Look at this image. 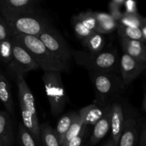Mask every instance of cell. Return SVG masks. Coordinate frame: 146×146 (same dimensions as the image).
I'll return each mask as SVG.
<instances>
[{"label":"cell","mask_w":146,"mask_h":146,"mask_svg":"<svg viewBox=\"0 0 146 146\" xmlns=\"http://www.w3.org/2000/svg\"><path fill=\"white\" fill-rule=\"evenodd\" d=\"M13 38L30 54L39 68L44 71L61 73L69 68L54 57L37 36L15 35Z\"/></svg>","instance_id":"6da1fadb"},{"label":"cell","mask_w":146,"mask_h":146,"mask_svg":"<svg viewBox=\"0 0 146 146\" xmlns=\"http://www.w3.org/2000/svg\"><path fill=\"white\" fill-rule=\"evenodd\" d=\"M95 90L96 105L105 107L110 99L124 91L125 85L117 73L89 72Z\"/></svg>","instance_id":"7a4b0ae2"},{"label":"cell","mask_w":146,"mask_h":146,"mask_svg":"<svg viewBox=\"0 0 146 146\" xmlns=\"http://www.w3.org/2000/svg\"><path fill=\"white\" fill-rule=\"evenodd\" d=\"M72 56L78 65L85 67L89 72L117 73L119 70V58L115 51L92 54L87 51L74 50Z\"/></svg>","instance_id":"3957f363"},{"label":"cell","mask_w":146,"mask_h":146,"mask_svg":"<svg viewBox=\"0 0 146 146\" xmlns=\"http://www.w3.org/2000/svg\"><path fill=\"white\" fill-rule=\"evenodd\" d=\"M42 80L51 114L54 116H57L63 112L67 101V95L63 84L61 73L44 71Z\"/></svg>","instance_id":"277c9868"},{"label":"cell","mask_w":146,"mask_h":146,"mask_svg":"<svg viewBox=\"0 0 146 146\" xmlns=\"http://www.w3.org/2000/svg\"><path fill=\"white\" fill-rule=\"evenodd\" d=\"M4 20L11 30L13 36H38L44 30L51 27L48 20L41 17L39 13L17 16Z\"/></svg>","instance_id":"5b68a950"},{"label":"cell","mask_w":146,"mask_h":146,"mask_svg":"<svg viewBox=\"0 0 146 146\" xmlns=\"http://www.w3.org/2000/svg\"><path fill=\"white\" fill-rule=\"evenodd\" d=\"M37 37L54 57L69 67L73 58L72 51L59 33L50 27Z\"/></svg>","instance_id":"8992f818"},{"label":"cell","mask_w":146,"mask_h":146,"mask_svg":"<svg viewBox=\"0 0 146 146\" xmlns=\"http://www.w3.org/2000/svg\"><path fill=\"white\" fill-rule=\"evenodd\" d=\"M0 9L4 19L40 13L37 0H6L0 2Z\"/></svg>","instance_id":"52a82bcc"},{"label":"cell","mask_w":146,"mask_h":146,"mask_svg":"<svg viewBox=\"0 0 146 146\" xmlns=\"http://www.w3.org/2000/svg\"><path fill=\"white\" fill-rule=\"evenodd\" d=\"M9 68L11 71L17 76L34 71L39 68L36 63L34 61L30 54L14 39L12 58L10 61Z\"/></svg>","instance_id":"ba28073f"},{"label":"cell","mask_w":146,"mask_h":146,"mask_svg":"<svg viewBox=\"0 0 146 146\" xmlns=\"http://www.w3.org/2000/svg\"><path fill=\"white\" fill-rule=\"evenodd\" d=\"M146 68V63L138 61L123 53L119 60L121 77L125 86L130 85Z\"/></svg>","instance_id":"9c48e42d"},{"label":"cell","mask_w":146,"mask_h":146,"mask_svg":"<svg viewBox=\"0 0 146 146\" xmlns=\"http://www.w3.org/2000/svg\"><path fill=\"white\" fill-rule=\"evenodd\" d=\"M125 123V114L123 108L119 103H114L111 104V139L118 146L121 134L123 131Z\"/></svg>","instance_id":"30bf717a"},{"label":"cell","mask_w":146,"mask_h":146,"mask_svg":"<svg viewBox=\"0 0 146 146\" xmlns=\"http://www.w3.org/2000/svg\"><path fill=\"white\" fill-rule=\"evenodd\" d=\"M138 138V123L132 115L125 116L123 131L118 146H136Z\"/></svg>","instance_id":"8fae6325"},{"label":"cell","mask_w":146,"mask_h":146,"mask_svg":"<svg viewBox=\"0 0 146 146\" xmlns=\"http://www.w3.org/2000/svg\"><path fill=\"white\" fill-rule=\"evenodd\" d=\"M15 76L18 88L19 101L22 103L33 115L37 116L34 95L30 90L28 84L26 82L24 75L17 74Z\"/></svg>","instance_id":"7c38bea8"},{"label":"cell","mask_w":146,"mask_h":146,"mask_svg":"<svg viewBox=\"0 0 146 146\" xmlns=\"http://www.w3.org/2000/svg\"><path fill=\"white\" fill-rule=\"evenodd\" d=\"M111 104H110L106 106L105 113L94 125L93 133L90 139L91 145H96L106 135L111 128Z\"/></svg>","instance_id":"4fadbf2b"},{"label":"cell","mask_w":146,"mask_h":146,"mask_svg":"<svg viewBox=\"0 0 146 146\" xmlns=\"http://www.w3.org/2000/svg\"><path fill=\"white\" fill-rule=\"evenodd\" d=\"M123 53L138 61L146 63V44L141 41L121 38Z\"/></svg>","instance_id":"5bb4252c"},{"label":"cell","mask_w":146,"mask_h":146,"mask_svg":"<svg viewBox=\"0 0 146 146\" xmlns=\"http://www.w3.org/2000/svg\"><path fill=\"white\" fill-rule=\"evenodd\" d=\"M19 106L21 109V117H22V124L32 135L36 143H38L41 138L40 125L38 123V117L33 115L22 103L19 102Z\"/></svg>","instance_id":"9a60e30c"},{"label":"cell","mask_w":146,"mask_h":146,"mask_svg":"<svg viewBox=\"0 0 146 146\" xmlns=\"http://www.w3.org/2000/svg\"><path fill=\"white\" fill-rule=\"evenodd\" d=\"M106 106L101 107L96 104L87 106L79 110L78 115L85 125H95L105 113Z\"/></svg>","instance_id":"2e32d148"},{"label":"cell","mask_w":146,"mask_h":146,"mask_svg":"<svg viewBox=\"0 0 146 146\" xmlns=\"http://www.w3.org/2000/svg\"><path fill=\"white\" fill-rule=\"evenodd\" d=\"M0 141L4 146H11L14 141L11 119L5 112H0Z\"/></svg>","instance_id":"e0dca14e"},{"label":"cell","mask_w":146,"mask_h":146,"mask_svg":"<svg viewBox=\"0 0 146 146\" xmlns=\"http://www.w3.org/2000/svg\"><path fill=\"white\" fill-rule=\"evenodd\" d=\"M94 14L98 23L96 32L104 35L111 33L117 29L118 23L113 19L109 14L94 11Z\"/></svg>","instance_id":"ac0fdd59"},{"label":"cell","mask_w":146,"mask_h":146,"mask_svg":"<svg viewBox=\"0 0 146 146\" xmlns=\"http://www.w3.org/2000/svg\"><path fill=\"white\" fill-rule=\"evenodd\" d=\"M0 101L9 113L14 115V104L11 96V86L8 80L1 74H0Z\"/></svg>","instance_id":"d6986e66"},{"label":"cell","mask_w":146,"mask_h":146,"mask_svg":"<svg viewBox=\"0 0 146 146\" xmlns=\"http://www.w3.org/2000/svg\"><path fill=\"white\" fill-rule=\"evenodd\" d=\"M83 46L87 51L92 54L101 52L105 45V38L103 34L94 32L88 38L81 41Z\"/></svg>","instance_id":"ffe728a7"},{"label":"cell","mask_w":146,"mask_h":146,"mask_svg":"<svg viewBox=\"0 0 146 146\" xmlns=\"http://www.w3.org/2000/svg\"><path fill=\"white\" fill-rule=\"evenodd\" d=\"M78 115V113L73 112L63 115L58 121L56 127L54 129V133L61 145L64 135Z\"/></svg>","instance_id":"44dd1931"},{"label":"cell","mask_w":146,"mask_h":146,"mask_svg":"<svg viewBox=\"0 0 146 146\" xmlns=\"http://www.w3.org/2000/svg\"><path fill=\"white\" fill-rule=\"evenodd\" d=\"M117 30H118V34L121 38L141 41L145 44V38L143 35L142 31L140 28L128 27L118 24Z\"/></svg>","instance_id":"7402d4cb"},{"label":"cell","mask_w":146,"mask_h":146,"mask_svg":"<svg viewBox=\"0 0 146 146\" xmlns=\"http://www.w3.org/2000/svg\"><path fill=\"white\" fill-rule=\"evenodd\" d=\"M41 138L44 146H61L54 133V131L48 123L40 125Z\"/></svg>","instance_id":"603a6c76"},{"label":"cell","mask_w":146,"mask_h":146,"mask_svg":"<svg viewBox=\"0 0 146 146\" xmlns=\"http://www.w3.org/2000/svg\"><path fill=\"white\" fill-rule=\"evenodd\" d=\"M143 17L140 15L138 13L128 14V13L124 12L118 24L125 26V27L141 29V27L143 24Z\"/></svg>","instance_id":"cb8c5ba5"},{"label":"cell","mask_w":146,"mask_h":146,"mask_svg":"<svg viewBox=\"0 0 146 146\" xmlns=\"http://www.w3.org/2000/svg\"><path fill=\"white\" fill-rule=\"evenodd\" d=\"M76 17L88 30L93 32H96L98 23L94 14V11H82L76 15Z\"/></svg>","instance_id":"d4e9b609"},{"label":"cell","mask_w":146,"mask_h":146,"mask_svg":"<svg viewBox=\"0 0 146 146\" xmlns=\"http://www.w3.org/2000/svg\"><path fill=\"white\" fill-rule=\"evenodd\" d=\"M83 126H84V123H83L82 121H81V118H80L78 113L77 117L76 118V119L74 120L73 123L71 124L70 128H68V131L66 132V135H64L62 142H61V145H65L66 144L68 143L71 140H72L73 138H75V137L81 132Z\"/></svg>","instance_id":"484cf974"},{"label":"cell","mask_w":146,"mask_h":146,"mask_svg":"<svg viewBox=\"0 0 146 146\" xmlns=\"http://www.w3.org/2000/svg\"><path fill=\"white\" fill-rule=\"evenodd\" d=\"M14 38L0 41V59L4 63L9 64L12 58Z\"/></svg>","instance_id":"4316f807"},{"label":"cell","mask_w":146,"mask_h":146,"mask_svg":"<svg viewBox=\"0 0 146 146\" xmlns=\"http://www.w3.org/2000/svg\"><path fill=\"white\" fill-rule=\"evenodd\" d=\"M72 25L76 34L81 40V41H84L94 33L93 31L88 30L86 27H85V26L76 17V15L72 17Z\"/></svg>","instance_id":"83f0119b"},{"label":"cell","mask_w":146,"mask_h":146,"mask_svg":"<svg viewBox=\"0 0 146 146\" xmlns=\"http://www.w3.org/2000/svg\"><path fill=\"white\" fill-rule=\"evenodd\" d=\"M19 138L21 146H36L32 135L22 123L19 125Z\"/></svg>","instance_id":"f1b7e54d"},{"label":"cell","mask_w":146,"mask_h":146,"mask_svg":"<svg viewBox=\"0 0 146 146\" xmlns=\"http://www.w3.org/2000/svg\"><path fill=\"white\" fill-rule=\"evenodd\" d=\"M13 37V34L5 20L0 18V41Z\"/></svg>","instance_id":"f546056e"},{"label":"cell","mask_w":146,"mask_h":146,"mask_svg":"<svg viewBox=\"0 0 146 146\" xmlns=\"http://www.w3.org/2000/svg\"><path fill=\"white\" fill-rule=\"evenodd\" d=\"M87 131V125H84L82 129H81V132L75 137L73 138L72 140L69 141L67 144H66L64 146H81L82 144L83 141H84V138L86 136Z\"/></svg>","instance_id":"4dcf8cb0"},{"label":"cell","mask_w":146,"mask_h":146,"mask_svg":"<svg viewBox=\"0 0 146 146\" xmlns=\"http://www.w3.org/2000/svg\"><path fill=\"white\" fill-rule=\"evenodd\" d=\"M108 9H109V14L111 15V17H112V19L115 22L118 24L119 21H121V18H122L123 14V13L121 12V9L118 8V7H115L113 4H111V3H109V4H108Z\"/></svg>","instance_id":"1f68e13d"},{"label":"cell","mask_w":146,"mask_h":146,"mask_svg":"<svg viewBox=\"0 0 146 146\" xmlns=\"http://www.w3.org/2000/svg\"><path fill=\"white\" fill-rule=\"evenodd\" d=\"M123 7H125V13H128V14L138 13V8H137V3L135 1L125 0Z\"/></svg>","instance_id":"d6a6232c"},{"label":"cell","mask_w":146,"mask_h":146,"mask_svg":"<svg viewBox=\"0 0 146 146\" xmlns=\"http://www.w3.org/2000/svg\"><path fill=\"white\" fill-rule=\"evenodd\" d=\"M140 146H146V125L143 126L141 131L139 141Z\"/></svg>","instance_id":"836d02e7"},{"label":"cell","mask_w":146,"mask_h":146,"mask_svg":"<svg viewBox=\"0 0 146 146\" xmlns=\"http://www.w3.org/2000/svg\"><path fill=\"white\" fill-rule=\"evenodd\" d=\"M125 1V0H113V1H111L110 3H111V4H113V6H115V7L121 9V7L124 6Z\"/></svg>","instance_id":"e575fe53"},{"label":"cell","mask_w":146,"mask_h":146,"mask_svg":"<svg viewBox=\"0 0 146 146\" xmlns=\"http://www.w3.org/2000/svg\"><path fill=\"white\" fill-rule=\"evenodd\" d=\"M142 108L145 112H146V91L144 93L143 96V105H142Z\"/></svg>","instance_id":"d590c367"},{"label":"cell","mask_w":146,"mask_h":146,"mask_svg":"<svg viewBox=\"0 0 146 146\" xmlns=\"http://www.w3.org/2000/svg\"><path fill=\"white\" fill-rule=\"evenodd\" d=\"M141 31H142L143 35V37L144 38H145V41L146 43V25L145 24H143L142 27H141Z\"/></svg>","instance_id":"8d00e7d4"},{"label":"cell","mask_w":146,"mask_h":146,"mask_svg":"<svg viewBox=\"0 0 146 146\" xmlns=\"http://www.w3.org/2000/svg\"><path fill=\"white\" fill-rule=\"evenodd\" d=\"M104 146H115V143H114L113 141V140L111 139V138L108 141H107L106 143L105 144H104Z\"/></svg>","instance_id":"74e56055"},{"label":"cell","mask_w":146,"mask_h":146,"mask_svg":"<svg viewBox=\"0 0 146 146\" xmlns=\"http://www.w3.org/2000/svg\"><path fill=\"white\" fill-rule=\"evenodd\" d=\"M143 24H145V25H146V18H144V19H143Z\"/></svg>","instance_id":"f35d334b"},{"label":"cell","mask_w":146,"mask_h":146,"mask_svg":"<svg viewBox=\"0 0 146 146\" xmlns=\"http://www.w3.org/2000/svg\"><path fill=\"white\" fill-rule=\"evenodd\" d=\"M145 71H146V68H145Z\"/></svg>","instance_id":"ab89813d"}]
</instances>
